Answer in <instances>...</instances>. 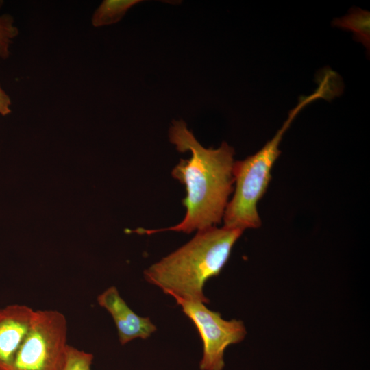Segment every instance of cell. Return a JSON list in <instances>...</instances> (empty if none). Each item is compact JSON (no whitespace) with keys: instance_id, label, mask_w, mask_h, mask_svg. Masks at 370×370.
Returning a JSON list of instances; mask_svg holds the SVG:
<instances>
[{"instance_id":"8992f818","label":"cell","mask_w":370,"mask_h":370,"mask_svg":"<svg viewBox=\"0 0 370 370\" xmlns=\"http://www.w3.org/2000/svg\"><path fill=\"white\" fill-rule=\"evenodd\" d=\"M97 300L110 314L122 345L136 338L147 339L156 331V326L149 317H140L130 308L116 286L106 289Z\"/></svg>"},{"instance_id":"277c9868","label":"cell","mask_w":370,"mask_h":370,"mask_svg":"<svg viewBox=\"0 0 370 370\" xmlns=\"http://www.w3.org/2000/svg\"><path fill=\"white\" fill-rule=\"evenodd\" d=\"M68 346L64 314L53 310H35L12 370H62Z\"/></svg>"},{"instance_id":"3957f363","label":"cell","mask_w":370,"mask_h":370,"mask_svg":"<svg viewBox=\"0 0 370 370\" xmlns=\"http://www.w3.org/2000/svg\"><path fill=\"white\" fill-rule=\"evenodd\" d=\"M317 99L315 93L300 97L297 105L289 112L281 128L262 149L245 160L234 162L235 189L223 217L224 227L244 231L260 226L257 206L267 190L272 167L281 153L279 145L282 137L298 113Z\"/></svg>"},{"instance_id":"52a82bcc","label":"cell","mask_w":370,"mask_h":370,"mask_svg":"<svg viewBox=\"0 0 370 370\" xmlns=\"http://www.w3.org/2000/svg\"><path fill=\"white\" fill-rule=\"evenodd\" d=\"M34 312L31 307L21 304L9 305L0 309V370H12Z\"/></svg>"},{"instance_id":"7a4b0ae2","label":"cell","mask_w":370,"mask_h":370,"mask_svg":"<svg viewBox=\"0 0 370 370\" xmlns=\"http://www.w3.org/2000/svg\"><path fill=\"white\" fill-rule=\"evenodd\" d=\"M243 232L224 226L197 231L190 241L146 269L144 278L171 297L208 304L204 286L220 273Z\"/></svg>"},{"instance_id":"ba28073f","label":"cell","mask_w":370,"mask_h":370,"mask_svg":"<svg viewBox=\"0 0 370 370\" xmlns=\"http://www.w3.org/2000/svg\"><path fill=\"white\" fill-rule=\"evenodd\" d=\"M332 25L352 31L355 40L361 42L369 53L370 49V13L361 8H352L349 12L333 20Z\"/></svg>"},{"instance_id":"5b68a950","label":"cell","mask_w":370,"mask_h":370,"mask_svg":"<svg viewBox=\"0 0 370 370\" xmlns=\"http://www.w3.org/2000/svg\"><path fill=\"white\" fill-rule=\"evenodd\" d=\"M183 312L197 329L203 343L200 370H223L225 349L243 341L247 330L241 320H225L219 312L208 308L205 304L173 297Z\"/></svg>"},{"instance_id":"8fae6325","label":"cell","mask_w":370,"mask_h":370,"mask_svg":"<svg viewBox=\"0 0 370 370\" xmlns=\"http://www.w3.org/2000/svg\"><path fill=\"white\" fill-rule=\"evenodd\" d=\"M92 360V354L69 345L62 370H91Z\"/></svg>"},{"instance_id":"6da1fadb","label":"cell","mask_w":370,"mask_h":370,"mask_svg":"<svg viewBox=\"0 0 370 370\" xmlns=\"http://www.w3.org/2000/svg\"><path fill=\"white\" fill-rule=\"evenodd\" d=\"M170 141L180 152L190 151L188 160H180L172 176L185 186L186 209L183 220L164 229H139L140 234L164 231L189 234L215 227L223 217L234 184L233 147L223 142L217 149L204 147L182 121H173L169 130Z\"/></svg>"},{"instance_id":"9c48e42d","label":"cell","mask_w":370,"mask_h":370,"mask_svg":"<svg viewBox=\"0 0 370 370\" xmlns=\"http://www.w3.org/2000/svg\"><path fill=\"white\" fill-rule=\"evenodd\" d=\"M140 0H104L95 11L91 23L95 27L119 22L127 11Z\"/></svg>"},{"instance_id":"7c38bea8","label":"cell","mask_w":370,"mask_h":370,"mask_svg":"<svg viewBox=\"0 0 370 370\" xmlns=\"http://www.w3.org/2000/svg\"><path fill=\"white\" fill-rule=\"evenodd\" d=\"M11 99L0 85V114L6 116L11 112Z\"/></svg>"},{"instance_id":"30bf717a","label":"cell","mask_w":370,"mask_h":370,"mask_svg":"<svg viewBox=\"0 0 370 370\" xmlns=\"http://www.w3.org/2000/svg\"><path fill=\"white\" fill-rule=\"evenodd\" d=\"M3 2L0 1V9ZM18 34L13 17L8 14L0 15V58L7 59L10 53V46Z\"/></svg>"}]
</instances>
